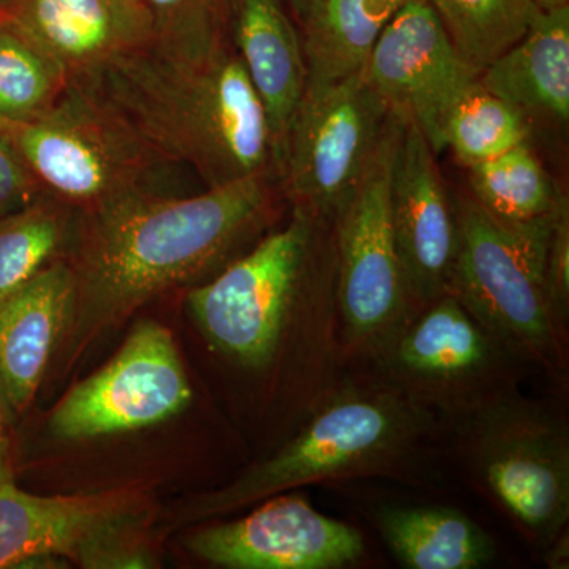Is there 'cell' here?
<instances>
[{"label": "cell", "instance_id": "1", "mask_svg": "<svg viewBox=\"0 0 569 569\" xmlns=\"http://www.w3.org/2000/svg\"><path fill=\"white\" fill-rule=\"evenodd\" d=\"M277 192L276 178L257 176L189 197L134 190L80 211L66 258L74 280L71 351L80 355L164 291L224 268L271 219Z\"/></svg>", "mask_w": 569, "mask_h": 569}, {"label": "cell", "instance_id": "2", "mask_svg": "<svg viewBox=\"0 0 569 569\" xmlns=\"http://www.w3.org/2000/svg\"><path fill=\"white\" fill-rule=\"evenodd\" d=\"M70 82L102 100L164 162L192 168L206 187L257 176L279 181L263 104L231 44L193 56L151 41Z\"/></svg>", "mask_w": 569, "mask_h": 569}, {"label": "cell", "instance_id": "3", "mask_svg": "<svg viewBox=\"0 0 569 569\" xmlns=\"http://www.w3.org/2000/svg\"><path fill=\"white\" fill-rule=\"evenodd\" d=\"M427 411L389 383L343 389L272 458L231 485L193 498L176 523L217 518L302 486L387 477L411 458L425 437Z\"/></svg>", "mask_w": 569, "mask_h": 569}, {"label": "cell", "instance_id": "4", "mask_svg": "<svg viewBox=\"0 0 569 569\" xmlns=\"http://www.w3.org/2000/svg\"><path fill=\"white\" fill-rule=\"evenodd\" d=\"M336 288L335 219L293 206L290 219L187 296L220 353L252 369L274 359L299 299Z\"/></svg>", "mask_w": 569, "mask_h": 569}, {"label": "cell", "instance_id": "5", "mask_svg": "<svg viewBox=\"0 0 569 569\" xmlns=\"http://www.w3.org/2000/svg\"><path fill=\"white\" fill-rule=\"evenodd\" d=\"M452 204L458 250L447 291L515 361L563 372L565 325L553 312L546 284V252L560 209L548 219L507 223L471 197Z\"/></svg>", "mask_w": 569, "mask_h": 569}, {"label": "cell", "instance_id": "6", "mask_svg": "<svg viewBox=\"0 0 569 569\" xmlns=\"http://www.w3.org/2000/svg\"><path fill=\"white\" fill-rule=\"evenodd\" d=\"M41 192L88 211L134 190L156 189L168 164L140 134L77 82L31 121L0 119Z\"/></svg>", "mask_w": 569, "mask_h": 569}, {"label": "cell", "instance_id": "7", "mask_svg": "<svg viewBox=\"0 0 569 569\" xmlns=\"http://www.w3.org/2000/svg\"><path fill=\"white\" fill-rule=\"evenodd\" d=\"M459 417L475 475L529 537L552 545L569 518V433L563 419L512 389Z\"/></svg>", "mask_w": 569, "mask_h": 569}, {"label": "cell", "instance_id": "8", "mask_svg": "<svg viewBox=\"0 0 569 569\" xmlns=\"http://www.w3.org/2000/svg\"><path fill=\"white\" fill-rule=\"evenodd\" d=\"M403 116L392 110L361 181L335 216L336 298L351 347L377 355L415 312L397 253L391 174Z\"/></svg>", "mask_w": 569, "mask_h": 569}, {"label": "cell", "instance_id": "9", "mask_svg": "<svg viewBox=\"0 0 569 569\" xmlns=\"http://www.w3.org/2000/svg\"><path fill=\"white\" fill-rule=\"evenodd\" d=\"M391 114L366 71L307 88L284 146V197L335 219L361 181Z\"/></svg>", "mask_w": 569, "mask_h": 569}, {"label": "cell", "instance_id": "10", "mask_svg": "<svg viewBox=\"0 0 569 569\" xmlns=\"http://www.w3.org/2000/svg\"><path fill=\"white\" fill-rule=\"evenodd\" d=\"M387 383L455 413L511 391L515 359L451 291L411 313L376 355Z\"/></svg>", "mask_w": 569, "mask_h": 569}, {"label": "cell", "instance_id": "11", "mask_svg": "<svg viewBox=\"0 0 569 569\" xmlns=\"http://www.w3.org/2000/svg\"><path fill=\"white\" fill-rule=\"evenodd\" d=\"M190 400L173 336L157 321H140L107 366L63 396L50 429L63 440L132 432L173 418Z\"/></svg>", "mask_w": 569, "mask_h": 569}, {"label": "cell", "instance_id": "12", "mask_svg": "<svg viewBox=\"0 0 569 569\" xmlns=\"http://www.w3.org/2000/svg\"><path fill=\"white\" fill-rule=\"evenodd\" d=\"M365 71L392 110L418 123L437 156L445 151V118L479 78L459 58L426 0H408L397 11Z\"/></svg>", "mask_w": 569, "mask_h": 569}, {"label": "cell", "instance_id": "13", "mask_svg": "<svg viewBox=\"0 0 569 569\" xmlns=\"http://www.w3.org/2000/svg\"><path fill=\"white\" fill-rule=\"evenodd\" d=\"M187 546L201 560L231 569H339L366 550L361 531L295 493L266 498L244 518L194 531Z\"/></svg>", "mask_w": 569, "mask_h": 569}, {"label": "cell", "instance_id": "14", "mask_svg": "<svg viewBox=\"0 0 569 569\" xmlns=\"http://www.w3.org/2000/svg\"><path fill=\"white\" fill-rule=\"evenodd\" d=\"M391 220L403 279L417 312L448 290L458 250V222L437 153L407 116L392 163Z\"/></svg>", "mask_w": 569, "mask_h": 569}, {"label": "cell", "instance_id": "15", "mask_svg": "<svg viewBox=\"0 0 569 569\" xmlns=\"http://www.w3.org/2000/svg\"><path fill=\"white\" fill-rule=\"evenodd\" d=\"M0 14L61 63L69 81L96 73L153 37L142 0H3Z\"/></svg>", "mask_w": 569, "mask_h": 569}, {"label": "cell", "instance_id": "16", "mask_svg": "<svg viewBox=\"0 0 569 569\" xmlns=\"http://www.w3.org/2000/svg\"><path fill=\"white\" fill-rule=\"evenodd\" d=\"M141 509L133 490L39 497L13 481L0 485V569L26 568L39 557L80 565L108 530Z\"/></svg>", "mask_w": 569, "mask_h": 569}, {"label": "cell", "instance_id": "17", "mask_svg": "<svg viewBox=\"0 0 569 569\" xmlns=\"http://www.w3.org/2000/svg\"><path fill=\"white\" fill-rule=\"evenodd\" d=\"M73 296V272L62 258L0 305V402L6 419L31 406L66 332Z\"/></svg>", "mask_w": 569, "mask_h": 569}, {"label": "cell", "instance_id": "18", "mask_svg": "<svg viewBox=\"0 0 569 569\" xmlns=\"http://www.w3.org/2000/svg\"><path fill=\"white\" fill-rule=\"evenodd\" d=\"M231 47L263 104L280 182L288 133L307 89L301 33L282 0H238Z\"/></svg>", "mask_w": 569, "mask_h": 569}, {"label": "cell", "instance_id": "19", "mask_svg": "<svg viewBox=\"0 0 569 569\" xmlns=\"http://www.w3.org/2000/svg\"><path fill=\"white\" fill-rule=\"evenodd\" d=\"M482 88L530 122L569 121V6L545 11L522 40L479 73Z\"/></svg>", "mask_w": 569, "mask_h": 569}, {"label": "cell", "instance_id": "20", "mask_svg": "<svg viewBox=\"0 0 569 569\" xmlns=\"http://www.w3.org/2000/svg\"><path fill=\"white\" fill-rule=\"evenodd\" d=\"M408 0H321L301 22L307 88L365 71L389 21Z\"/></svg>", "mask_w": 569, "mask_h": 569}, {"label": "cell", "instance_id": "21", "mask_svg": "<svg viewBox=\"0 0 569 569\" xmlns=\"http://www.w3.org/2000/svg\"><path fill=\"white\" fill-rule=\"evenodd\" d=\"M377 527L397 560L410 569H477L496 545L475 520L445 507H385Z\"/></svg>", "mask_w": 569, "mask_h": 569}, {"label": "cell", "instance_id": "22", "mask_svg": "<svg viewBox=\"0 0 569 569\" xmlns=\"http://www.w3.org/2000/svg\"><path fill=\"white\" fill-rule=\"evenodd\" d=\"M80 211L41 192L0 217V305L70 250Z\"/></svg>", "mask_w": 569, "mask_h": 569}, {"label": "cell", "instance_id": "23", "mask_svg": "<svg viewBox=\"0 0 569 569\" xmlns=\"http://www.w3.org/2000/svg\"><path fill=\"white\" fill-rule=\"evenodd\" d=\"M467 170L471 198L501 222L548 219L567 203L529 142Z\"/></svg>", "mask_w": 569, "mask_h": 569}, {"label": "cell", "instance_id": "24", "mask_svg": "<svg viewBox=\"0 0 569 569\" xmlns=\"http://www.w3.org/2000/svg\"><path fill=\"white\" fill-rule=\"evenodd\" d=\"M471 69H488L526 37L545 11L531 0H426Z\"/></svg>", "mask_w": 569, "mask_h": 569}, {"label": "cell", "instance_id": "25", "mask_svg": "<svg viewBox=\"0 0 569 569\" xmlns=\"http://www.w3.org/2000/svg\"><path fill=\"white\" fill-rule=\"evenodd\" d=\"M531 130L533 123L519 108L493 96L478 80L449 110L441 141L462 167L470 168L529 142Z\"/></svg>", "mask_w": 569, "mask_h": 569}, {"label": "cell", "instance_id": "26", "mask_svg": "<svg viewBox=\"0 0 569 569\" xmlns=\"http://www.w3.org/2000/svg\"><path fill=\"white\" fill-rule=\"evenodd\" d=\"M61 63L0 14V119L31 121L69 86Z\"/></svg>", "mask_w": 569, "mask_h": 569}, {"label": "cell", "instance_id": "27", "mask_svg": "<svg viewBox=\"0 0 569 569\" xmlns=\"http://www.w3.org/2000/svg\"><path fill=\"white\" fill-rule=\"evenodd\" d=\"M152 41L167 50L201 56L231 44L238 0H142Z\"/></svg>", "mask_w": 569, "mask_h": 569}, {"label": "cell", "instance_id": "28", "mask_svg": "<svg viewBox=\"0 0 569 569\" xmlns=\"http://www.w3.org/2000/svg\"><path fill=\"white\" fill-rule=\"evenodd\" d=\"M546 284L550 305L561 323L567 325L569 305V211L561 206L550 230L546 252Z\"/></svg>", "mask_w": 569, "mask_h": 569}, {"label": "cell", "instance_id": "29", "mask_svg": "<svg viewBox=\"0 0 569 569\" xmlns=\"http://www.w3.org/2000/svg\"><path fill=\"white\" fill-rule=\"evenodd\" d=\"M41 193L24 162L0 130V217L24 208Z\"/></svg>", "mask_w": 569, "mask_h": 569}, {"label": "cell", "instance_id": "30", "mask_svg": "<svg viewBox=\"0 0 569 569\" xmlns=\"http://www.w3.org/2000/svg\"><path fill=\"white\" fill-rule=\"evenodd\" d=\"M6 417H3L2 402H0V485L13 481L9 460V443L6 437Z\"/></svg>", "mask_w": 569, "mask_h": 569}, {"label": "cell", "instance_id": "31", "mask_svg": "<svg viewBox=\"0 0 569 569\" xmlns=\"http://www.w3.org/2000/svg\"><path fill=\"white\" fill-rule=\"evenodd\" d=\"M282 2L287 7L288 13L301 24L321 0H282Z\"/></svg>", "mask_w": 569, "mask_h": 569}, {"label": "cell", "instance_id": "32", "mask_svg": "<svg viewBox=\"0 0 569 569\" xmlns=\"http://www.w3.org/2000/svg\"><path fill=\"white\" fill-rule=\"evenodd\" d=\"M531 2L542 11L557 10L569 6V0H531Z\"/></svg>", "mask_w": 569, "mask_h": 569}, {"label": "cell", "instance_id": "33", "mask_svg": "<svg viewBox=\"0 0 569 569\" xmlns=\"http://www.w3.org/2000/svg\"><path fill=\"white\" fill-rule=\"evenodd\" d=\"M2 2H3V0H0V9H2Z\"/></svg>", "mask_w": 569, "mask_h": 569}]
</instances>
